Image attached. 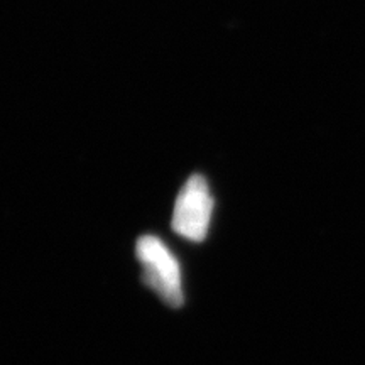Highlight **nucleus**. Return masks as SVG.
Listing matches in <instances>:
<instances>
[{
    "label": "nucleus",
    "instance_id": "obj_2",
    "mask_svg": "<svg viewBox=\"0 0 365 365\" xmlns=\"http://www.w3.org/2000/svg\"><path fill=\"white\" fill-rule=\"evenodd\" d=\"M213 208L215 202L207 180L202 175H193L176 196L171 220L173 230L182 239L200 244L208 235Z\"/></svg>",
    "mask_w": 365,
    "mask_h": 365
},
{
    "label": "nucleus",
    "instance_id": "obj_1",
    "mask_svg": "<svg viewBox=\"0 0 365 365\" xmlns=\"http://www.w3.org/2000/svg\"><path fill=\"white\" fill-rule=\"evenodd\" d=\"M135 255L143 267V281L168 307L185 303L181 269L176 255L156 235H143L135 244Z\"/></svg>",
    "mask_w": 365,
    "mask_h": 365
}]
</instances>
